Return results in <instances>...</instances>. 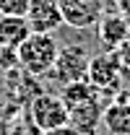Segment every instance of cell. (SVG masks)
Instances as JSON below:
<instances>
[{"mask_svg": "<svg viewBox=\"0 0 130 135\" xmlns=\"http://www.w3.org/2000/svg\"><path fill=\"white\" fill-rule=\"evenodd\" d=\"M57 42L52 34H42V31H31L24 42L21 47L16 50V57H18V68L24 73H29L34 78H44L55 60H57Z\"/></svg>", "mask_w": 130, "mask_h": 135, "instance_id": "6da1fadb", "label": "cell"}, {"mask_svg": "<svg viewBox=\"0 0 130 135\" xmlns=\"http://www.w3.org/2000/svg\"><path fill=\"white\" fill-rule=\"evenodd\" d=\"M29 117H31V125L39 133L70 122L68 107L57 94H36L31 99V104H29Z\"/></svg>", "mask_w": 130, "mask_h": 135, "instance_id": "7a4b0ae2", "label": "cell"}, {"mask_svg": "<svg viewBox=\"0 0 130 135\" xmlns=\"http://www.w3.org/2000/svg\"><path fill=\"white\" fill-rule=\"evenodd\" d=\"M89 52L81 44H65L63 50H57V60L47 75L55 78L57 83H73V81H83L89 73Z\"/></svg>", "mask_w": 130, "mask_h": 135, "instance_id": "3957f363", "label": "cell"}, {"mask_svg": "<svg viewBox=\"0 0 130 135\" xmlns=\"http://www.w3.org/2000/svg\"><path fill=\"white\" fill-rule=\"evenodd\" d=\"M60 13L65 26L86 31L99 23L104 13V3L101 0H60Z\"/></svg>", "mask_w": 130, "mask_h": 135, "instance_id": "277c9868", "label": "cell"}, {"mask_svg": "<svg viewBox=\"0 0 130 135\" xmlns=\"http://www.w3.org/2000/svg\"><path fill=\"white\" fill-rule=\"evenodd\" d=\"M26 21L31 31L52 34L63 26V13H60V0H29L26 8Z\"/></svg>", "mask_w": 130, "mask_h": 135, "instance_id": "5b68a950", "label": "cell"}, {"mask_svg": "<svg viewBox=\"0 0 130 135\" xmlns=\"http://www.w3.org/2000/svg\"><path fill=\"white\" fill-rule=\"evenodd\" d=\"M96 34L104 50H120L130 39V21L122 13H101L96 23Z\"/></svg>", "mask_w": 130, "mask_h": 135, "instance_id": "8992f818", "label": "cell"}, {"mask_svg": "<svg viewBox=\"0 0 130 135\" xmlns=\"http://www.w3.org/2000/svg\"><path fill=\"white\" fill-rule=\"evenodd\" d=\"M86 81L91 86L101 88H114L120 81V62H117V55L107 52V55H99L94 60H89V73H86Z\"/></svg>", "mask_w": 130, "mask_h": 135, "instance_id": "52a82bcc", "label": "cell"}, {"mask_svg": "<svg viewBox=\"0 0 130 135\" xmlns=\"http://www.w3.org/2000/svg\"><path fill=\"white\" fill-rule=\"evenodd\" d=\"M31 34L26 16H3L0 13V47L3 50H18L21 42Z\"/></svg>", "mask_w": 130, "mask_h": 135, "instance_id": "ba28073f", "label": "cell"}, {"mask_svg": "<svg viewBox=\"0 0 130 135\" xmlns=\"http://www.w3.org/2000/svg\"><path fill=\"white\" fill-rule=\"evenodd\" d=\"M101 127L107 135H130V101H114L101 109Z\"/></svg>", "mask_w": 130, "mask_h": 135, "instance_id": "9c48e42d", "label": "cell"}, {"mask_svg": "<svg viewBox=\"0 0 130 135\" xmlns=\"http://www.w3.org/2000/svg\"><path fill=\"white\" fill-rule=\"evenodd\" d=\"M29 0H0V13L3 16H26Z\"/></svg>", "mask_w": 130, "mask_h": 135, "instance_id": "30bf717a", "label": "cell"}, {"mask_svg": "<svg viewBox=\"0 0 130 135\" xmlns=\"http://www.w3.org/2000/svg\"><path fill=\"white\" fill-rule=\"evenodd\" d=\"M42 135H81V133H78V130H76V127H73V125L68 122V125H60V127H52V130H44Z\"/></svg>", "mask_w": 130, "mask_h": 135, "instance_id": "8fae6325", "label": "cell"}, {"mask_svg": "<svg viewBox=\"0 0 130 135\" xmlns=\"http://www.w3.org/2000/svg\"><path fill=\"white\" fill-rule=\"evenodd\" d=\"M0 135H5V130H3V125H0Z\"/></svg>", "mask_w": 130, "mask_h": 135, "instance_id": "7c38bea8", "label": "cell"}, {"mask_svg": "<svg viewBox=\"0 0 130 135\" xmlns=\"http://www.w3.org/2000/svg\"><path fill=\"white\" fill-rule=\"evenodd\" d=\"M0 52H3V47H0Z\"/></svg>", "mask_w": 130, "mask_h": 135, "instance_id": "4fadbf2b", "label": "cell"}]
</instances>
